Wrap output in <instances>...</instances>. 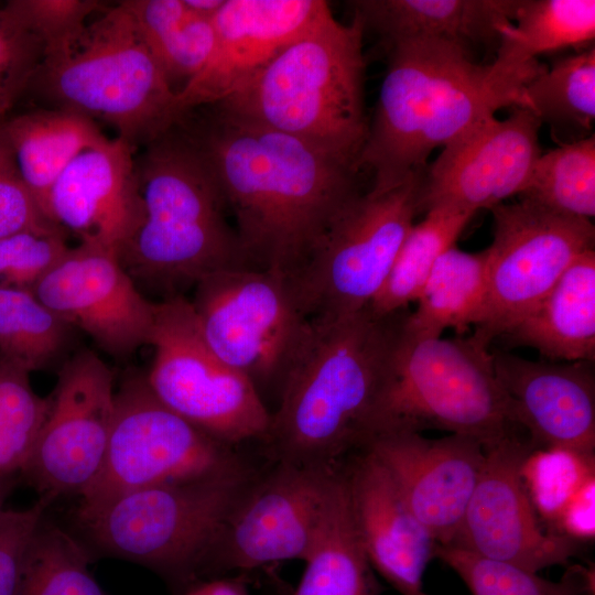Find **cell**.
Returning a JSON list of instances; mask_svg holds the SVG:
<instances>
[{"label": "cell", "mask_w": 595, "mask_h": 595, "mask_svg": "<svg viewBox=\"0 0 595 595\" xmlns=\"http://www.w3.org/2000/svg\"><path fill=\"white\" fill-rule=\"evenodd\" d=\"M20 174L47 218L51 188L84 150L108 137L97 122L66 109H39L4 120Z\"/></svg>", "instance_id": "cell-26"}, {"label": "cell", "mask_w": 595, "mask_h": 595, "mask_svg": "<svg viewBox=\"0 0 595 595\" xmlns=\"http://www.w3.org/2000/svg\"><path fill=\"white\" fill-rule=\"evenodd\" d=\"M516 0L351 1L364 31L389 45L405 40H441L465 47L493 44L512 22Z\"/></svg>", "instance_id": "cell-24"}, {"label": "cell", "mask_w": 595, "mask_h": 595, "mask_svg": "<svg viewBox=\"0 0 595 595\" xmlns=\"http://www.w3.org/2000/svg\"><path fill=\"white\" fill-rule=\"evenodd\" d=\"M350 508L364 551L402 595H422L437 543L407 506L383 464L361 448L343 462Z\"/></svg>", "instance_id": "cell-23"}, {"label": "cell", "mask_w": 595, "mask_h": 595, "mask_svg": "<svg viewBox=\"0 0 595 595\" xmlns=\"http://www.w3.org/2000/svg\"><path fill=\"white\" fill-rule=\"evenodd\" d=\"M496 378L534 450L594 456L595 378L589 361H533L490 349Z\"/></svg>", "instance_id": "cell-22"}, {"label": "cell", "mask_w": 595, "mask_h": 595, "mask_svg": "<svg viewBox=\"0 0 595 595\" xmlns=\"http://www.w3.org/2000/svg\"><path fill=\"white\" fill-rule=\"evenodd\" d=\"M147 382L169 409L215 440L236 447L262 442L271 411L251 381L204 339L190 299L156 302Z\"/></svg>", "instance_id": "cell-12"}, {"label": "cell", "mask_w": 595, "mask_h": 595, "mask_svg": "<svg viewBox=\"0 0 595 595\" xmlns=\"http://www.w3.org/2000/svg\"><path fill=\"white\" fill-rule=\"evenodd\" d=\"M375 116L359 155L383 191L424 170L430 154L501 108L527 107L533 76L479 64L469 48L441 40L388 45Z\"/></svg>", "instance_id": "cell-3"}, {"label": "cell", "mask_w": 595, "mask_h": 595, "mask_svg": "<svg viewBox=\"0 0 595 595\" xmlns=\"http://www.w3.org/2000/svg\"><path fill=\"white\" fill-rule=\"evenodd\" d=\"M31 372L0 355V475L24 469L48 409L32 387Z\"/></svg>", "instance_id": "cell-37"}, {"label": "cell", "mask_w": 595, "mask_h": 595, "mask_svg": "<svg viewBox=\"0 0 595 595\" xmlns=\"http://www.w3.org/2000/svg\"><path fill=\"white\" fill-rule=\"evenodd\" d=\"M595 37L594 0H516L493 61L500 68L536 75V57L565 47L588 45Z\"/></svg>", "instance_id": "cell-28"}, {"label": "cell", "mask_w": 595, "mask_h": 595, "mask_svg": "<svg viewBox=\"0 0 595 595\" xmlns=\"http://www.w3.org/2000/svg\"><path fill=\"white\" fill-rule=\"evenodd\" d=\"M488 251L468 252L452 246L433 266L408 313L404 329L413 338L440 337L446 328L465 333L475 327L487 296Z\"/></svg>", "instance_id": "cell-27"}, {"label": "cell", "mask_w": 595, "mask_h": 595, "mask_svg": "<svg viewBox=\"0 0 595 595\" xmlns=\"http://www.w3.org/2000/svg\"><path fill=\"white\" fill-rule=\"evenodd\" d=\"M390 429L442 430L485 450L528 435L496 378L489 347L469 336L413 338L405 329L376 434Z\"/></svg>", "instance_id": "cell-8"}, {"label": "cell", "mask_w": 595, "mask_h": 595, "mask_svg": "<svg viewBox=\"0 0 595 595\" xmlns=\"http://www.w3.org/2000/svg\"><path fill=\"white\" fill-rule=\"evenodd\" d=\"M250 468L236 447L215 440L163 404L145 374L128 372L116 390L104 462L79 495L76 513L90 512L134 490Z\"/></svg>", "instance_id": "cell-10"}, {"label": "cell", "mask_w": 595, "mask_h": 595, "mask_svg": "<svg viewBox=\"0 0 595 595\" xmlns=\"http://www.w3.org/2000/svg\"><path fill=\"white\" fill-rule=\"evenodd\" d=\"M335 467L272 462L256 473L229 511L212 552L206 581L312 551L335 487Z\"/></svg>", "instance_id": "cell-14"}, {"label": "cell", "mask_w": 595, "mask_h": 595, "mask_svg": "<svg viewBox=\"0 0 595 595\" xmlns=\"http://www.w3.org/2000/svg\"><path fill=\"white\" fill-rule=\"evenodd\" d=\"M190 302L213 351L248 378L264 402L267 393L278 400L312 328L288 279L263 269H228L201 280Z\"/></svg>", "instance_id": "cell-11"}, {"label": "cell", "mask_w": 595, "mask_h": 595, "mask_svg": "<svg viewBox=\"0 0 595 595\" xmlns=\"http://www.w3.org/2000/svg\"><path fill=\"white\" fill-rule=\"evenodd\" d=\"M184 2L196 14L214 20L226 0H184Z\"/></svg>", "instance_id": "cell-46"}, {"label": "cell", "mask_w": 595, "mask_h": 595, "mask_svg": "<svg viewBox=\"0 0 595 595\" xmlns=\"http://www.w3.org/2000/svg\"><path fill=\"white\" fill-rule=\"evenodd\" d=\"M139 31L177 93L204 66L214 42V20L192 11L184 0H126Z\"/></svg>", "instance_id": "cell-30"}, {"label": "cell", "mask_w": 595, "mask_h": 595, "mask_svg": "<svg viewBox=\"0 0 595 595\" xmlns=\"http://www.w3.org/2000/svg\"><path fill=\"white\" fill-rule=\"evenodd\" d=\"M521 477L537 513L556 523L574 495L595 477L594 456L534 450L522 464Z\"/></svg>", "instance_id": "cell-38"}, {"label": "cell", "mask_w": 595, "mask_h": 595, "mask_svg": "<svg viewBox=\"0 0 595 595\" xmlns=\"http://www.w3.org/2000/svg\"><path fill=\"white\" fill-rule=\"evenodd\" d=\"M534 451L528 435H517L485 450V459L452 547L538 573L564 564L580 541L545 532L521 477Z\"/></svg>", "instance_id": "cell-16"}, {"label": "cell", "mask_w": 595, "mask_h": 595, "mask_svg": "<svg viewBox=\"0 0 595 595\" xmlns=\"http://www.w3.org/2000/svg\"><path fill=\"white\" fill-rule=\"evenodd\" d=\"M435 556L457 573L473 595H589L594 584L593 572L578 564L554 582L452 545L437 544Z\"/></svg>", "instance_id": "cell-36"}, {"label": "cell", "mask_w": 595, "mask_h": 595, "mask_svg": "<svg viewBox=\"0 0 595 595\" xmlns=\"http://www.w3.org/2000/svg\"><path fill=\"white\" fill-rule=\"evenodd\" d=\"M206 108L202 120L181 125L215 173L247 263L290 279L360 192L359 169L292 136Z\"/></svg>", "instance_id": "cell-1"}, {"label": "cell", "mask_w": 595, "mask_h": 595, "mask_svg": "<svg viewBox=\"0 0 595 595\" xmlns=\"http://www.w3.org/2000/svg\"><path fill=\"white\" fill-rule=\"evenodd\" d=\"M43 57L42 43L0 7V117L29 88Z\"/></svg>", "instance_id": "cell-41"}, {"label": "cell", "mask_w": 595, "mask_h": 595, "mask_svg": "<svg viewBox=\"0 0 595 595\" xmlns=\"http://www.w3.org/2000/svg\"><path fill=\"white\" fill-rule=\"evenodd\" d=\"M595 477L589 478L574 495L561 513L556 524L559 533L577 541L594 537Z\"/></svg>", "instance_id": "cell-44"}, {"label": "cell", "mask_w": 595, "mask_h": 595, "mask_svg": "<svg viewBox=\"0 0 595 595\" xmlns=\"http://www.w3.org/2000/svg\"><path fill=\"white\" fill-rule=\"evenodd\" d=\"M0 476H3V475H0Z\"/></svg>", "instance_id": "cell-50"}, {"label": "cell", "mask_w": 595, "mask_h": 595, "mask_svg": "<svg viewBox=\"0 0 595 595\" xmlns=\"http://www.w3.org/2000/svg\"><path fill=\"white\" fill-rule=\"evenodd\" d=\"M256 473L134 490L77 519L98 554L143 565L184 595L205 582L220 529Z\"/></svg>", "instance_id": "cell-7"}, {"label": "cell", "mask_w": 595, "mask_h": 595, "mask_svg": "<svg viewBox=\"0 0 595 595\" xmlns=\"http://www.w3.org/2000/svg\"><path fill=\"white\" fill-rule=\"evenodd\" d=\"M31 86L54 108L102 121L132 147L180 122L176 93L125 1L105 7L67 50L43 57Z\"/></svg>", "instance_id": "cell-6"}, {"label": "cell", "mask_w": 595, "mask_h": 595, "mask_svg": "<svg viewBox=\"0 0 595 595\" xmlns=\"http://www.w3.org/2000/svg\"><path fill=\"white\" fill-rule=\"evenodd\" d=\"M90 561L85 544L43 518L29 548L22 595H106Z\"/></svg>", "instance_id": "cell-35"}, {"label": "cell", "mask_w": 595, "mask_h": 595, "mask_svg": "<svg viewBox=\"0 0 595 595\" xmlns=\"http://www.w3.org/2000/svg\"><path fill=\"white\" fill-rule=\"evenodd\" d=\"M422 595H426V594L423 593Z\"/></svg>", "instance_id": "cell-49"}, {"label": "cell", "mask_w": 595, "mask_h": 595, "mask_svg": "<svg viewBox=\"0 0 595 595\" xmlns=\"http://www.w3.org/2000/svg\"><path fill=\"white\" fill-rule=\"evenodd\" d=\"M52 501L0 512V595H22L25 562L34 533Z\"/></svg>", "instance_id": "cell-43"}, {"label": "cell", "mask_w": 595, "mask_h": 595, "mask_svg": "<svg viewBox=\"0 0 595 595\" xmlns=\"http://www.w3.org/2000/svg\"><path fill=\"white\" fill-rule=\"evenodd\" d=\"M136 171L144 217L118 258L140 290L164 300L213 273L249 267L215 173L181 123L145 144Z\"/></svg>", "instance_id": "cell-4"}, {"label": "cell", "mask_w": 595, "mask_h": 595, "mask_svg": "<svg viewBox=\"0 0 595 595\" xmlns=\"http://www.w3.org/2000/svg\"><path fill=\"white\" fill-rule=\"evenodd\" d=\"M519 197L559 214L591 220L595 215L594 134L542 152Z\"/></svg>", "instance_id": "cell-33"}, {"label": "cell", "mask_w": 595, "mask_h": 595, "mask_svg": "<svg viewBox=\"0 0 595 595\" xmlns=\"http://www.w3.org/2000/svg\"><path fill=\"white\" fill-rule=\"evenodd\" d=\"M75 329L31 289L0 284V355L29 372L57 369L72 355Z\"/></svg>", "instance_id": "cell-31"}, {"label": "cell", "mask_w": 595, "mask_h": 595, "mask_svg": "<svg viewBox=\"0 0 595 595\" xmlns=\"http://www.w3.org/2000/svg\"><path fill=\"white\" fill-rule=\"evenodd\" d=\"M484 119L442 148L423 173L421 213L448 206L476 213L526 188L542 153L541 121L527 107Z\"/></svg>", "instance_id": "cell-18"}, {"label": "cell", "mask_w": 595, "mask_h": 595, "mask_svg": "<svg viewBox=\"0 0 595 595\" xmlns=\"http://www.w3.org/2000/svg\"><path fill=\"white\" fill-rule=\"evenodd\" d=\"M292 595H375L371 565L359 539L343 465L318 538Z\"/></svg>", "instance_id": "cell-29"}, {"label": "cell", "mask_w": 595, "mask_h": 595, "mask_svg": "<svg viewBox=\"0 0 595 595\" xmlns=\"http://www.w3.org/2000/svg\"><path fill=\"white\" fill-rule=\"evenodd\" d=\"M3 7L42 43L44 57L72 46L105 8L96 0H10Z\"/></svg>", "instance_id": "cell-39"}, {"label": "cell", "mask_w": 595, "mask_h": 595, "mask_svg": "<svg viewBox=\"0 0 595 595\" xmlns=\"http://www.w3.org/2000/svg\"><path fill=\"white\" fill-rule=\"evenodd\" d=\"M328 11L323 0H226L204 66L176 93L180 121L232 95Z\"/></svg>", "instance_id": "cell-19"}, {"label": "cell", "mask_w": 595, "mask_h": 595, "mask_svg": "<svg viewBox=\"0 0 595 595\" xmlns=\"http://www.w3.org/2000/svg\"><path fill=\"white\" fill-rule=\"evenodd\" d=\"M64 230L21 231L0 239V284L32 289L66 253Z\"/></svg>", "instance_id": "cell-40"}, {"label": "cell", "mask_w": 595, "mask_h": 595, "mask_svg": "<svg viewBox=\"0 0 595 595\" xmlns=\"http://www.w3.org/2000/svg\"><path fill=\"white\" fill-rule=\"evenodd\" d=\"M133 152L119 137L80 152L51 188L50 219L79 242L118 253L144 217Z\"/></svg>", "instance_id": "cell-21"}, {"label": "cell", "mask_w": 595, "mask_h": 595, "mask_svg": "<svg viewBox=\"0 0 595 595\" xmlns=\"http://www.w3.org/2000/svg\"><path fill=\"white\" fill-rule=\"evenodd\" d=\"M388 469L407 506L439 545L453 541L476 486L485 448L476 440L450 434L428 439L390 429L363 447Z\"/></svg>", "instance_id": "cell-20"}, {"label": "cell", "mask_w": 595, "mask_h": 595, "mask_svg": "<svg viewBox=\"0 0 595 595\" xmlns=\"http://www.w3.org/2000/svg\"><path fill=\"white\" fill-rule=\"evenodd\" d=\"M184 595H199V594L197 593V591H196L195 588H192L191 591H188V592H187L186 594H184Z\"/></svg>", "instance_id": "cell-48"}, {"label": "cell", "mask_w": 595, "mask_h": 595, "mask_svg": "<svg viewBox=\"0 0 595 595\" xmlns=\"http://www.w3.org/2000/svg\"><path fill=\"white\" fill-rule=\"evenodd\" d=\"M407 309L312 318L261 442L271 462L335 467L378 430Z\"/></svg>", "instance_id": "cell-2"}, {"label": "cell", "mask_w": 595, "mask_h": 595, "mask_svg": "<svg viewBox=\"0 0 595 595\" xmlns=\"http://www.w3.org/2000/svg\"><path fill=\"white\" fill-rule=\"evenodd\" d=\"M63 230L45 216L26 187L0 121V239L21 231Z\"/></svg>", "instance_id": "cell-42"}, {"label": "cell", "mask_w": 595, "mask_h": 595, "mask_svg": "<svg viewBox=\"0 0 595 595\" xmlns=\"http://www.w3.org/2000/svg\"><path fill=\"white\" fill-rule=\"evenodd\" d=\"M473 216L472 212L448 206L426 210L410 229L369 307L389 314L415 302L436 260L455 245Z\"/></svg>", "instance_id": "cell-32"}, {"label": "cell", "mask_w": 595, "mask_h": 595, "mask_svg": "<svg viewBox=\"0 0 595 595\" xmlns=\"http://www.w3.org/2000/svg\"><path fill=\"white\" fill-rule=\"evenodd\" d=\"M424 170L383 191L355 195L288 282L312 320L357 312L374 300L421 214Z\"/></svg>", "instance_id": "cell-9"}, {"label": "cell", "mask_w": 595, "mask_h": 595, "mask_svg": "<svg viewBox=\"0 0 595 595\" xmlns=\"http://www.w3.org/2000/svg\"><path fill=\"white\" fill-rule=\"evenodd\" d=\"M116 407L113 375L97 353L77 349L57 369L48 409L22 470L41 497L78 496L97 476Z\"/></svg>", "instance_id": "cell-15"}, {"label": "cell", "mask_w": 595, "mask_h": 595, "mask_svg": "<svg viewBox=\"0 0 595 595\" xmlns=\"http://www.w3.org/2000/svg\"><path fill=\"white\" fill-rule=\"evenodd\" d=\"M14 479L12 476H0V512L4 509L3 505L9 495Z\"/></svg>", "instance_id": "cell-47"}, {"label": "cell", "mask_w": 595, "mask_h": 595, "mask_svg": "<svg viewBox=\"0 0 595 595\" xmlns=\"http://www.w3.org/2000/svg\"><path fill=\"white\" fill-rule=\"evenodd\" d=\"M31 290L116 359L150 345L156 302L137 286L113 249L87 242L69 247Z\"/></svg>", "instance_id": "cell-17"}, {"label": "cell", "mask_w": 595, "mask_h": 595, "mask_svg": "<svg viewBox=\"0 0 595 595\" xmlns=\"http://www.w3.org/2000/svg\"><path fill=\"white\" fill-rule=\"evenodd\" d=\"M550 360L593 361L595 357V252L580 255L544 299L502 336Z\"/></svg>", "instance_id": "cell-25"}, {"label": "cell", "mask_w": 595, "mask_h": 595, "mask_svg": "<svg viewBox=\"0 0 595 595\" xmlns=\"http://www.w3.org/2000/svg\"><path fill=\"white\" fill-rule=\"evenodd\" d=\"M199 595H248L242 577L213 578L194 587Z\"/></svg>", "instance_id": "cell-45"}, {"label": "cell", "mask_w": 595, "mask_h": 595, "mask_svg": "<svg viewBox=\"0 0 595 595\" xmlns=\"http://www.w3.org/2000/svg\"><path fill=\"white\" fill-rule=\"evenodd\" d=\"M528 108L541 123L589 132L595 120L594 46L544 67L524 86Z\"/></svg>", "instance_id": "cell-34"}, {"label": "cell", "mask_w": 595, "mask_h": 595, "mask_svg": "<svg viewBox=\"0 0 595 595\" xmlns=\"http://www.w3.org/2000/svg\"><path fill=\"white\" fill-rule=\"evenodd\" d=\"M364 26L328 11L219 104L234 117L292 136L359 169L366 141Z\"/></svg>", "instance_id": "cell-5"}, {"label": "cell", "mask_w": 595, "mask_h": 595, "mask_svg": "<svg viewBox=\"0 0 595 595\" xmlns=\"http://www.w3.org/2000/svg\"><path fill=\"white\" fill-rule=\"evenodd\" d=\"M490 210L494 234L487 247L486 304L469 335L485 347L528 315L573 261L594 249L595 239L589 219L559 214L527 199Z\"/></svg>", "instance_id": "cell-13"}]
</instances>
